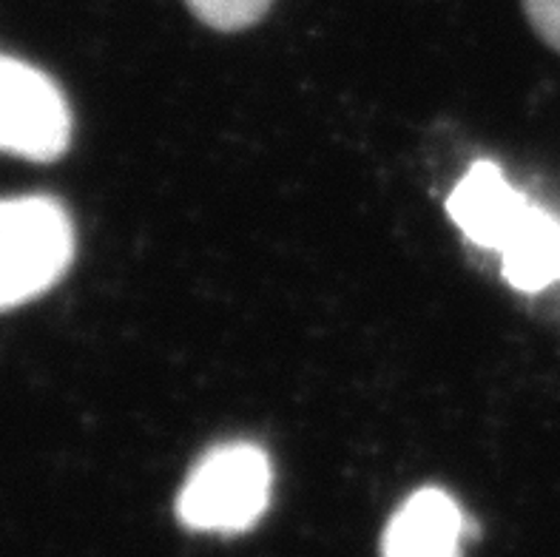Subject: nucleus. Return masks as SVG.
Here are the masks:
<instances>
[{"label":"nucleus","instance_id":"obj_7","mask_svg":"<svg viewBox=\"0 0 560 557\" xmlns=\"http://www.w3.org/2000/svg\"><path fill=\"white\" fill-rule=\"evenodd\" d=\"M273 0H185L188 12L199 23L217 32H242L259 23L268 14Z\"/></svg>","mask_w":560,"mask_h":557},{"label":"nucleus","instance_id":"obj_8","mask_svg":"<svg viewBox=\"0 0 560 557\" xmlns=\"http://www.w3.org/2000/svg\"><path fill=\"white\" fill-rule=\"evenodd\" d=\"M535 35L560 55V0H521Z\"/></svg>","mask_w":560,"mask_h":557},{"label":"nucleus","instance_id":"obj_2","mask_svg":"<svg viewBox=\"0 0 560 557\" xmlns=\"http://www.w3.org/2000/svg\"><path fill=\"white\" fill-rule=\"evenodd\" d=\"M74 259V225L51 197L0 199V311L37 299Z\"/></svg>","mask_w":560,"mask_h":557},{"label":"nucleus","instance_id":"obj_5","mask_svg":"<svg viewBox=\"0 0 560 557\" xmlns=\"http://www.w3.org/2000/svg\"><path fill=\"white\" fill-rule=\"evenodd\" d=\"M469 518L450 492H412L384 526L382 557H464Z\"/></svg>","mask_w":560,"mask_h":557},{"label":"nucleus","instance_id":"obj_3","mask_svg":"<svg viewBox=\"0 0 560 557\" xmlns=\"http://www.w3.org/2000/svg\"><path fill=\"white\" fill-rule=\"evenodd\" d=\"M71 142V112L49 74L0 55V154L51 163Z\"/></svg>","mask_w":560,"mask_h":557},{"label":"nucleus","instance_id":"obj_4","mask_svg":"<svg viewBox=\"0 0 560 557\" xmlns=\"http://www.w3.org/2000/svg\"><path fill=\"white\" fill-rule=\"evenodd\" d=\"M538 202L526 197L492 160H478L447 197V213L458 231L481 251L504 254L533 219Z\"/></svg>","mask_w":560,"mask_h":557},{"label":"nucleus","instance_id":"obj_6","mask_svg":"<svg viewBox=\"0 0 560 557\" xmlns=\"http://www.w3.org/2000/svg\"><path fill=\"white\" fill-rule=\"evenodd\" d=\"M501 276L518 293H544L560 282V219L535 208L518 240L501 254Z\"/></svg>","mask_w":560,"mask_h":557},{"label":"nucleus","instance_id":"obj_1","mask_svg":"<svg viewBox=\"0 0 560 557\" xmlns=\"http://www.w3.org/2000/svg\"><path fill=\"white\" fill-rule=\"evenodd\" d=\"M268 452L248 441H231L208 450L177 498V518L185 530L240 535L259 523L270 503Z\"/></svg>","mask_w":560,"mask_h":557}]
</instances>
